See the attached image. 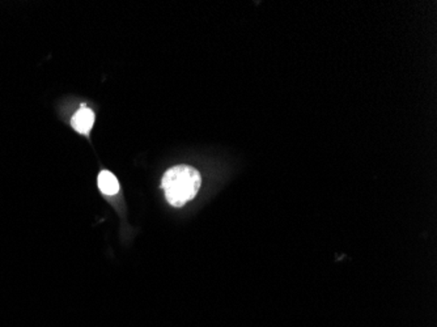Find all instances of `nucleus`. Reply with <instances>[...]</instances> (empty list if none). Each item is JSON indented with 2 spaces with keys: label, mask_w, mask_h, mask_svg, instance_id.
<instances>
[{
  "label": "nucleus",
  "mask_w": 437,
  "mask_h": 327,
  "mask_svg": "<svg viewBox=\"0 0 437 327\" xmlns=\"http://www.w3.org/2000/svg\"><path fill=\"white\" fill-rule=\"evenodd\" d=\"M71 124L78 131L79 134L87 135V134H90V131L92 130L93 124H94V113L90 110V108L83 106L72 117Z\"/></svg>",
  "instance_id": "f03ea898"
},
{
  "label": "nucleus",
  "mask_w": 437,
  "mask_h": 327,
  "mask_svg": "<svg viewBox=\"0 0 437 327\" xmlns=\"http://www.w3.org/2000/svg\"><path fill=\"white\" fill-rule=\"evenodd\" d=\"M201 185L202 177L199 171L189 165L170 168L161 181V187L168 203L177 208L191 202L199 192Z\"/></svg>",
  "instance_id": "f257e3e1"
},
{
  "label": "nucleus",
  "mask_w": 437,
  "mask_h": 327,
  "mask_svg": "<svg viewBox=\"0 0 437 327\" xmlns=\"http://www.w3.org/2000/svg\"><path fill=\"white\" fill-rule=\"evenodd\" d=\"M97 183H99V189L105 195H115L119 192V182L109 170H102L99 174Z\"/></svg>",
  "instance_id": "7ed1b4c3"
}]
</instances>
